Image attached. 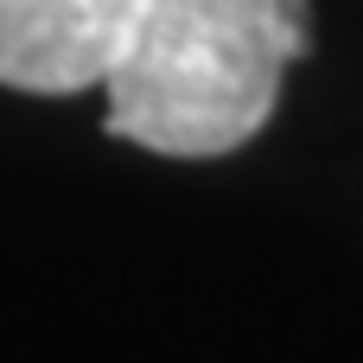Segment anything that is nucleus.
Returning <instances> with one entry per match:
<instances>
[{"label": "nucleus", "mask_w": 363, "mask_h": 363, "mask_svg": "<svg viewBox=\"0 0 363 363\" xmlns=\"http://www.w3.org/2000/svg\"><path fill=\"white\" fill-rule=\"evenodd\" d=\"M147 0H0V83L26 96L102 89Z\"/></svg>", "instance_id": "obj_2"}, {"label": "nucleus", "mask_w": 363, "mask_h": 363, "mask_svg": "<svg viewBox=\"0 0 363 363\" xmlns=\"http://www.w3.org/2000/svg\"><path fill=\"white\" fill-rule=\"evenodd\" d=\"M313 51L306 0H147L108 89V128L166 160H217L255 140L281 77Z\"/></svg>", "instance_id": "obj_1"}]
</instances>
